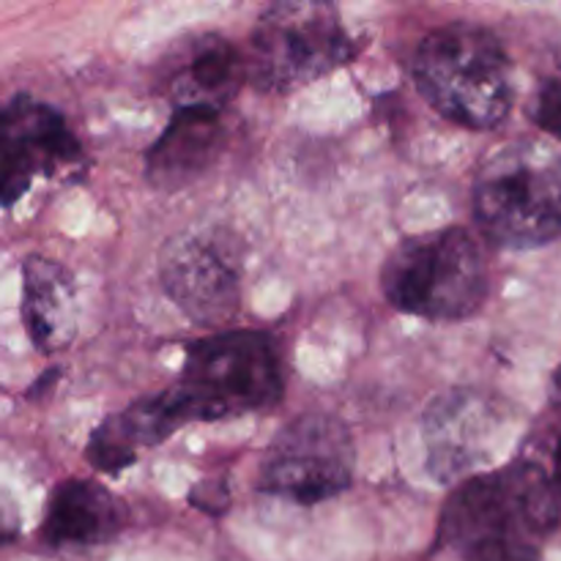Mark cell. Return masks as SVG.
Listing matches in <instances>:
<instances>
[{"label": "cell", "instance_id": "1", "mask_svg": "<svg viewBox=\"0 0 561 561\" xmlns=\"http://www.w3.org/2000/svg\"><path fill=\"white\" fill-rule=\"evenodd\" d=\"M283 383L277 343L257 329H233L192 343L181 378L162 394L175 425L184 427L272 409Z\"/></svg>", "mask_w": 561, "mask_h": 561}, {"label": "cell", "instance_id": "2", "mask_svg": "<svg viewBox=\"0 0 561 561\" xmlns=\"http://www.w3.org/2000/svg\"><path fill=\"white\" fill-rule=\"evenodd\" d=\"M411 75L425 102L466 129L502 124L513 104L507 53L496 33L474 22H449L427 33Z\"/></svg>", "mask_w": 561, "mask_h": 561}, {"label": "cell", "instance_id": "3", "mask_svg": "<svg viewBox=\"0 0 561 561\" xmlns=\"http://www.w3.org/2000/svg\"><path fill=\"white\" fill-rule=\"evenodd\" d=\"M559 520L557 485L537 463L515 460L455 488L438 518V542L460 557L493 542L537 548Z\"/></svg>", "mask_w": 561, "mask_h": 561}, {"label": "cell", "instance_id": "4", "mask_svg": "<svg viewBox=\"0 0 561 561\" xmlns=\"http://www.w3.org/2000/svg\"><path fill=\"white\" fill-rule=\"evenodd\" d=\"M474 219L488 241L531 250L561 236V153L537 140L499 146L474 181Z\"/></svg>", "mask_w": 561, "mask_h": 561}, {"label": "cell", "instance_id": "5", "mask_svg": "<svg viewBox=\"0 0 561 561\" xmlns=\"http://www.w3.org/2000/svg\"><path fill=\"white\" fill-rule=\"evenodd\" d=\"M389 305L427 321H463L491 294L485 257L463 228H444L400 241L381 268Z\"/></svg>", "mask_w": 561, "mask_h": 561}, {"label": "cell", "instance_id": "6", "mask_svg": "<svg viewBox=\"0 0 561 561\" xmlns=\"http://www.w3.org/2000/svg\"><path fill=\"white\" fill-rule=\"evenodd\" d=\"M354 42L337 9L312 0H283L263 9L247 53V71L257 91L290 93L343 66Z\"/></svg>", "mask_w": 561, "mask_h": 561}, {"label": "cell", "instance_id": "7", "mask_svg": "<svg viewBox=\"0 0 561 561\" xmlns=\"http://www.w3.org/2000/svg\"><path fill=\"white\" fill-rule=\"evenodd\" d=\"M354 482V438L327 414H301L274 436L261 463V491L312 507Z\"/></svg>", "mask_w": 561, "mask_h": 561}, {"label": "cell", "instance_id": "8", "mask_svg": "<svg viewBox=\"0 0 561 561\" xmlns=\"http://www.w3.org/2000/svg\"><path fill=\"white\" fill-rule=\"evenodd\" d=\"M170 299L201 327H225L241 301V241L225 228L173 236L159 257Z\"/></svg>", "mask_w": 561, "mask_h": 561}, {"label": "cell", "instance_id": "9", "mask_svg": "<svg viewBox=\"0 0 561 561\" xmlns=\"http://www.w3.org/2000/svg\"><path fill=\"white\" fill-rule=\"evenodd\" d=\"M82 148L66 118L49 104L16 93L0 121V195L5 206L20 201L38 175L80 162Z\"/></svg>", "mask_w": 561, "mask_h": 561}, {"label": "cell", "instance_id": "10", "mask_svg": "<svg viewBox=\"0 0 561 561\" xmlns=\"http://www.w3.org/2000/svg\"><path fill=\"white\" fill-rule=\"evenodd\" d=\"M244 80H250L247 58L233 42L217 33H203L181 44L164 66V88L175 110H225Z\"/></svg>", "mask_w": 561, "mask_h": 561}, {"label": "cell", "instance_id": "11", "mask_svg": "<svg viewBox=\"0 0 561 561\" xmlns=\"http://www.w3.org/2000/svg\"><path fill=\"white\" fill-rule=\"evenodd\" d=\"M499 416L474 392H453L425 414L427 469L436 480H458L482 458V442L493 436Z\"/></svg>", "mask_w": 561, "mask_h": 561}, {"label": "cell", "instance_id": "12", "mask_svg": "<svg viewBox=\"0 0 561 561\" xmlns=\"http://www.w3.org/2000/svg\"><path fill=\"white\" fill-rule=\"evenodd\" d=\"M225 142L222 110L181 107L146 157V175L159 190H181L206 173Z\"/></svg>", "mask_w": 561, "mask_h": 561}, {"label": "cell", "instance_id": "13", "mask_svg": "<svg viewBox=\"0 0 561 561\" xmlns=\"http://www.w3.org/2000/svg\"><path fill=\"white\" fill-rule=\"evenodd\" d=\"M22 321L42 354H58L77 334V290L58 261L27 255L22 263Z\"/></svg>", "mask_w": 561, "mask_h": 561}, {"label": "cell", "instance_id": "14", "mask_svg": "<svg viewBox=\"0 0 561 561\" xmlns=\"http://www.w3.org/2000/svg\"><path fill=\"white\" fill-rule=\"evenodd\" d=\"M124 526V502L99 482L71 477L49 493L44 537L53 546H102Z\"/></svg>", "mask_w": 561, "mask_h": 561}, {"label": "cell", "instance_id": "15", "mask_svg": "<svg viewBox=\"0 0 561 561\" xmlns=\"http://www.w3.org/2000/svg\"><path fill=\"white\" fill-rule=\"evenodd\" d=\"M531 121L540 126L542 131L553 135L561 140V82L548 80L542 82L537 91L535 104H531Z\"/></svg>", "mask_w": 561, "mask_h": 561}, {"label": "cell", "instance_id": "16", "mask_svg": "<svg viewBox=\"0 0 561 561\" xmlns=\"http://www.w3.org/2000/svg\"><path fill=\"white\" fill-rule=\"evenodd\" d=\"M466 561H540L537 548L518 546V542H493V546H482L477 551L466 553Z\"/></svg>", "mask_w": 561, "mask_h": 561}, {"label": "cell", "instance_id": "17", "mask_svg": "<svg viewBox=\"0 0 561 561\" xmlns=\"http://www.w3.org/2000/svg\"><path fill=\"white\" fill-rule=\"evenodd\" d=\"M553 400L561 403V367L557 373H553Z\"/></svg>", "mask_w": 561, "mask_h": 561}, {"label": "cell", "instance_id": "18", "mask_svg": "<svg viewBox=\"0 0 561 561\" xmlns=\"http://www.w3.org/2000/svg\"><path fill=\"white\" fill-rule=\"evenodd\" d=\"M557 485L561 491V438H559V447H557Z\"/></svg>", "mask_w": 561, "mask_h": 561}]
</instances>
